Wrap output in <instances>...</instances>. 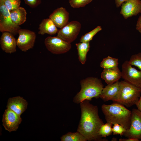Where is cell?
I'll return each instance as SVG.
<instances>
[{
  "label": "cell",
  "mask_w": 141,
  "mask_h": 141,
  "mask_svg": "<svg viewBox=\"0 0 141 141\" xmlns=\"http://www.w3.org/2000/svg\"><path fill=\"white\" fill-rule=\"evenodd\" d=\"M10 16L13 22L17 25L24 24L26 19L27 12L25 9L19 7L17 8L10 11Z\"/></svg>",
  "instance_id": "obj_19"
},
{
  "label": "cell",
  "mask_w": 141,
  "mask_h": 141,
  "mask_svg": "<svg viewBox=\"0 0 141 141\" xmlns=\"http://www.w3.org/2000/svg\"><path fill=\"white\" fill-rule=\"evenodd\" d=\"M121 5L120 13L125 19L141 13V0H127Z\"/></svg>",
  "instance_id": "obj_12"
},
{
  "label": "cell",
  "mask_w": 141,
  "mask_h": 141,
  "mask_svg": "<svg viewBox=\"0 0 141 141\" xmlns=\"http://www.w3.org/2000/svg\"><path fill=\"white\" fill-rule=\"evenodd\" d=\"M28 104L27 101L22 97L17 96L9 98L7 107L20 116L27 109Z\"/></svg>",
  "instance_id": "obj_15"
},
{
  "label": "cell",
  "mask_w": 141,
  "mask_h": 141,
  "mask_svg": "<svg viewBox=\"0 0 141 141\" xmlns=\"http://www.w3.org/2000/svg\"><path fill=\"white\" fill-rule=\"evenodd\" d=\"M61 141H86V138L81 134L77 131L75 132H69L61 137Z\"/></svg>",
  "instance_id": "obj_21"
},
{
  "label": "cell",
  "mask_w": 141,
  "mask_h": 141,
  "mask_svg": "<svg viewBox=\"0 0 141 141\" xmlns=\"http://www.w3.org/2000/svg\"><path fill=\"white\" fill-rule=\"evenodd\" d=\"M131 124L129 128L124 133L127 138H134L141 140V112L133 108L131 111Z\"/></svg>",
  "instance_id": "obj_10"
},
{
  "label": "cell",
  "mask_w": 141,
  "mask_h": 141,
  "mask_svg": "<svg viewBox=\"0 0 141 141\" xmlns=\"http://www.w3.org/2000/svg\"><path fill=\"white\" fill-rule=\"evenodd\" d=\"M126 130L122 126L118 124H114L112 128V131L113 134H120L121 136L124 135Z\"/></svg>",
  "instance_id": "obj_28"
},
{
  "label": "cell",
  "mask_w": 141,
  "mask_h": 141,
  "mask_svg": "<svg viewBox=\"0 0 141 141\" xmlns=\"http://www.w3.org/2000/svg\"><path fill=\"white\" fill-rule=\"evenodd\" d=\"M111 140L112 141H116L117 140V139L115 138H113Z\"/></svg>",
  "instance_id": "obj_34"
},
{
  "label": "cell",
  "mask_w": 141,
  "mask_h": 141,
  "mask_svg": "<svg viewBox=\"0 0 141 141\" xmlns=\"http://www.w3.org/2000/svg\"><path fill=\"white\" fill-rule=\"evenodd\" d=\"M121 72V78L124 80L141 88V70L132 67L126 60L122 64Z\"/></svg>",
  "instance_id": "obj_8"
},
{
  "label": "cell",
  "mask_w": 141,
  "mask_h": 141,
  "mask_svg": "<svg viewBox=\"0 0 141 141\" xmlns=\"http://www.w3.org/2000/svg\"><path fill=\"white\" fill-rule=\"evenodd\" d=\"M101 109L107 122L112 124H118L122 126L126 130L130 127L131 111L118 103L110 105L104 104Z\"/></svg>",
  "instance_id": "obj_2"
},
{
  "label": "cell",
  "mask_w": 141,
  "mask_h": 141,
  "mask_svg": "<svg viewBox=\"0 0 141 141\" xmlns=\"http://www.w3.org/2000/svg\"><path fill=\"white\" fill-rule=\"evenodd\" d=\"M44 44L47 50L55 54L66 53L72 47L71 43H68L57 36H49L45 39Z\"/></svg>",
  "instance_id": "obj_7"
},
{
  "label": "cell",
  "mask_w": 141,
  "mask_h": 141,
  "mask_svg": "<svg viewBox=\"0 0 141 141\" xmlns=\"http://www.w3.org/2000/svg\"><path fill=\"white\" fill-rule=\"evenodd\" d=\"M92 0H69L70 6L74 8L84 7L91 2Z\"/></svg>",
  "instance_id": "obj_27"
},
{
  "label": "cell",
  "mask_w": 141,
  "mask_h": 141,
  "mask_svg": "<svg viewBox=\"0 0 141 141\" xmlns=\"http://www.w3.org/2000/svg\"><path fill=\"white\" fill-rule=\"evenodd\" d=\"M129 62L132 66H136L141 70V52L132 55Z\"/></svg>",
  "instance_id": "obj_25"
},
{
  "label": "cell",
  "mask_w": 141,
  "mask_h": 141,
  "mask_svg": "<svg viewBox=\"0 0 141 141\" xmlns=\"http://www.w3.org/2000/svg\"><path fill=\"white\" fill-rule=\"evenodd\" d=\"M20 29V26L11 20L10 11L5 5L4 0H0V31L8 32L15 35L18 34Z\"/></svg>",
  "instance_id": "obj_5"
},
{
  "label": "cell",
  "mask_w": 141,
  "mask_h": 141,
  "mask_svg": "<svg viewBox=\"0 0 141 141\" xmlns=\"http://www.w3.org/2000/svg\"><path fill=\"white\" fill-rule=\"evenodd\" d=\"M119 89V81L107 85L103 88L100 96L104 101L113 100L117 94Z\"/></svg>",
  "instance_id": "obj_17"
},
{
  "label": "cell",
  "mask_w": 141,
  "mask_h": 141,
  "mask_svg": "<svg viewBox=\"0 0 141 141\" xmlns=\"http://www.w3.org/2000/svg\"><path fill=\"white\" fill-rule=\"evenodd\" d=\"M85 100L80 103L81 112V117L77 131L81 134L88 141H108L102 139L98 132L104 124L100 118L97 106Z\"/></svg>",
  "instance_id": "obj_1"
},
{
  "label": "cell",
  "mask_w": 141,
  "mask_h": 141,
  "mask_svg": "<svg viewBox=\"0 0 141 141\" xmlns=\"http://www.w3.org/2000/svg\"><path fill=\"white\" fill-rule=\"evenodd\" d=\"M118 59L108 56L103 58L100 64V67L104 69H109L118 66Z\"/></svg>",
  "instance_id": "obj_22"
},
{
  "label": "cell",
  "mask_w": 141,
  "mask_h": 141,
  "mask_svg": "<svg viewBox=\"0 0 141 141\" xmlns=\"http://www.w3.org/2000/svg\"><path fill=\"white\" fill-rule=\"evenodd\" d=\"M140 141H141V140H140Z\"/></svg>",
  "instance_id": "obj_35"
},
{
  "label": "cell",
  "mask_w": 141,
  "mask_h": 141,
  "mask_svg": "<svg viewBox=\"0 0 141 141\" xmlns=\"http://www.w3.org/2000/svg\"><path fill=\"white\" fill-rule=\"evenodd\" d=\"M102 30L101 26H97L91 31L82 36L80 39V42H89L92 39L94 36Z\"/></svg>",
  "instance_id": "obj_24"
},
{
  "label": "cell",
  "mask_w": 141,
  "mask_h": 141,
  "mask_svg": "<svg viewBox=\"0 0 141 141\" xmlns=\"http://www.w3.org/2000/svg\"><path fill=\"white\" fill-rule=\"evenodd\" d=\"M25 3L30 7L34 8L36 7L41 3L42 0H24Z\"/></svg>",
  "instance_id": "obj_29"
},
{
  "label": "cell",
  "mask_w": 141,
  "mask_h": 141,
  "mask_svg": "<svg viewBox=\"0 0 141 141\" xmlns=\"http://www.w3.org/2000/svg\"><path fill=\"white\" fill-rule=\"evenodd\" d=\"M78 50L79 61L82 64L85 63L86 60V56L89 50V42H81L75 44Z\"/></svg>",
  "instance_id": "obj_20"
},
{
  "label": "cell",
  "mask_w": 141,
  "mask_h": 141,
  "mask_svg": "<svg viewBox=\"0 0 141 141\" xmlns=\"http://www.w3.org/2000/svg\"><path fill=\"white\" fill-rule=\"evenodd\" d=\"M5 5L10 11L20 7L21 0H4Z\"/></svg>",
  "instance_id": "obj_26"
},
{
  "label": "cell",
  "mask_w": 141,
  "mask_h": 141,
  "mask_svg": "<svg viewBox=\"0 0 141 141\" xmlns=\"http://www.w3.org/2000/svg\"><path fill=\"white\" fill-rule=\"evenodd\" d=\"M2 49L7 53L11 54L16 51V40L14 35L7 32L2 33L0 40Z\"/></svg>",
  "instance_id": "obj_14"
},
{
  "label": "cell",
  "mask_w": 141,
  "mask_h": 141,
  "mask_svg": "<svg viewBox=\"0 0 141 141\" xmlns=\"http://www.w3.org/2000/svg\"><path fill=\"white\" fill-rule=\"evenodd\" d=\"M119 141H139L140 140L137 138H120L119 139Z\"/></svg>",
  "instance_id": "obj_31"
},
{
  "label": "cell",
  "mask_w": 141,
  "mask_h": 141,
  "mask_svg": "<svg viewBox=\"0 0 141 141\" xmlns=\"http://www.w3.org/2000/svg\"><path fill=\"white\" fill-rule=\"evenodd\" d=\"M81 88L74 97L73 101L80 103L85 100L91 101L93 98L100 96L103 88L101 80L93 77H88L80 82Z\"/></svg>",
  "instance_id": "obj_3"
},
{
  "label": "cell",
  "mask_w": 141,
  "mask_h": 141,
  "mask_svg": "<svg viewBox=\"0 0 141 141\" xmlns=\"http://www.w3.org/2000/svg\"><path fill=\"white\" fill-rule=\"evenodd\" d=\"M2 121L5 129L11 132L17 130L22 119L21 116L12 110L7 108L3 115Z\"/></svg>",
  "instance_id": "obj_11"
},
{
  "label": "cell",
  "mask_w": 141,
  "mask_h": 141,
  "mask_svg": "<svg viewBox=\"0 0 141 141\" xmlns=\"http://www.w3.org/2000/svg\"><path fill=\"white\" fill-rule=\"evenodd\" d=\"M112 125L111 123L107 122L102 125L98 132V135L101 137H106L111 135L112 133Z\"/></svg>",
  "instance_id": "obj_23"
},
{
  "label": "cell",
  "mask_w": 141,
  "mask_h": 141,
  "mask_svg": "<svg viewBox=\"0 0 141 141\" xmlns=\"http://www.w3.org/2000/svg\"><path fill=\"white\" fill-rule=\"evenodd\" d=\"M127 0H115V3L117 7L121 6L122 3Z\"/></svg>",
  "instance_id": "obj_33"
},
{
  "label": "cell",
  "mask_w": 141,
  "mask_h": 141,
  "mask_svg": "<svg viewBox=\"0 0 141 141\" xmlns=\"http://www.w3.org/2000/svg\"><path fill=\"white\" fill-rule=\"evenodd\" d=\"M118 92L113 101L127 107L135 104L141 94V88L125 80L119 81Z\"/></svg>",
  "instance_id": "obj_4"
},
{
  "label": "cell",
  "mask_w": 141,
  "mask_h": 141,
  "mask_svg": "<svg viewBox=\"0 0 141 141\" xmlns=\"http://www.w3.org/2000/svg\"><path fill=\"white\" fill-rule=\"evenodd\" d=\"M138 109L141 112V96L135 104Z\"/></svg>",
  "instance_id": "obj_32"
},
{
  "label": "cell",
  "mask_w": 141,
  "mask_h": 141,
  "mask_svg": "<svg viewBox=\"0 0 141 141\" xmlns=\"http://www.w3.org/2000/svg\"><path fill=\"white\" fill-rule=\"evenodd\" d=\"M18 34L19 36L16 40L17 45L21 51L26 52L33 48L36 38L35 32L21 28Z\"/></svg>",
  "instance_id": "obj_9"
},
{
  "label": "cell",
  "mask_w": 141,
  "mask_h": 141,
  "mask_svg": "<svg viewBox=\"0 0 141 141\" xmlns=\"http://www.w3.org/2000/svg\"><path fill=\"white\" fill-rule=\"evenodd\" d=\"M49 18L57 27L61 29L69 22V13L65 8H58L53 11Z\"/></svg>",
  "instance_id": "obj_13"
},
{
  "label": "cell",
  "mask_w": 141,
  "mask_h": 141,
  "mask_svg": "<svg viewBox=\"0 0 141 141\" xmlns=\"http://www.w3.org/2000/svg\"><path fill=\"white\" fill-rule=\"evenodd\" d=\"M121 78V72L118 66L110 68L104 69L101 73V78L107 85L119 81Z\"/></svg>",
  "instance_id": "obj_16"
},
{
  "label": "cell",
  "mask_w": 141,
  "mask_h": 141,
  "mask_svg": "<svg viewBox=\"0 0 141 141\" xmlns=\"http://www.w3.org/2000/svg\"><path fill=\"white\" fill-rule=\"evenodd\" d=\"M81 27V25L79 22L72 21L58 30L57 36L71 43L77 38Z\"/></svg>",
  "instance_id": "obj_6"
},
{
  "label": "cell",
  "mask_w": 141,
  "mask_h": 141,
  "mask_svg": "<svg viewBox=\"0 0 141 141\" xmlns=\"http://www.w3.org/2000/svg\"><path fill=\"white\" fill-rule=\"evenodd\" d=\"M38 33L43 35L47 34L53 35L57 33L58 31L57 27L50 18L43 19L39 25Z\"/></svg>",
  "instance_id": "obj_18"
},
{
  "label": "cell",
  "mask_w": 141,
  "mask_h": 141,
  "mask_svg": "<svg viewBox=\"0 0 141 141\" xmlns=\"http://www.w3.org/2000/svg\"><path fill=\"white\" fill-rule=\"evenodd\" d=\"M136 28L141 33V15L139 17L136 26Z\"/></svg>",
  "instance_id": "obj_30"
}]
</instances>
